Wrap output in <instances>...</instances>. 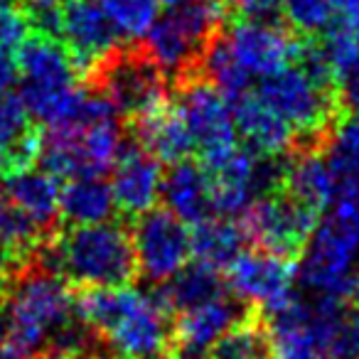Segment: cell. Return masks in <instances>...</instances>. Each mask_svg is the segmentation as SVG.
Here are the masks:
<instances>
[{"mask_svg": "<svg viewBox=\"0 0 359 359\" xmlns=\"http://www.w3.org/2000/svg\"><path fill=\"white\" fill-rule=\"evenodd\" d=\"M84 86L96 89L114 104L123 121H133L153 106L170 99V84L163 72L135 45H121L101 67L84 79Z\"/></svg>", "mask_w": 359, "mask_h": 359, "instance_id": "ba28073f", "label": "cell"}, {"mask_svg": "<svg viewBox=\"0 0 359 359\" xmlns=\"http://www.w3.org/2000/svg\"><path fill=\"white\" fill-rule=\"evenodd\" d=\"M18 76H20V72H18V62L13 60V52L0 50V94H8L18 81Z\"/></svg>", "mask_w": 359, "mask_h": 359, "instance_id": "8d00e7d4", "label": "cell"}, {"mask_svg": "<svg viewBox=\"0 0 359 359\" xmlns=\"http://www.w3.org/2000/svg\"><path fill=\"white\" fill-rule=\"evenodd\" d=\"M130 239L138 261V273H143L153 283L170 280L192 259L190 229L168 210L153 207L145 215L135 217Z\"/></svg>", "mask_w": 359, "mask_h": 359, "instance_id": "7c38bea8", "label": "cell"}, {"mask_svg": "<svg viewBox=\"0 0 359 359\" xmlns=\"http://www.w3.org/2000/svg\"><path fill=\"white\" fill-rule=\"evenodd\" d=\"M285 27L298 37H323L337 22L334 0H280Z\"/></svg>", "mask_w": 359, "mask_h": 359, "instance_id": "83f0119b", "label": "cell"}, {"mask_svg": "<svg viewBox=\"0 0 359 359\" xmlns=\"http://www.w3.org/2000/svg\"><path fill=\"white\" fill-rule=\"evenodd\" d=\"M160 3H165V6L175 8V6H185V3H195V0H160Z\"/></svg>", "mask_w": 359, "mask_h": 359, "instance_id": "60d3db41", "label": "cell"}, {"mask_svg": "<svg viewBox=\"0 0 359 359\" xmlns=\"http://www.w3.org/2000/svg\"><path fill=\"white\" fill-rule=\"evenodd\" d=\"M334 8H337V20L359 37V0H334Z\"/></svg>", "mask_w": 359, "mask_h": 359, "instance_id": "74e56055", "label": "cell"}, {"mask_svg": "<svg viewBox=\"0 0 359 359\" xmlns=\"http://www.w3.org/2000/svg\"><path fill=\"white\" fill-rule=\"evenodd\" d=\"M116 212V202L111 195V185L101 175L67 180L60 190V219L69 226L101 224L109 222Z\"/></svg>", "mask_w": 359, "mask_h": 359, "instance_id": "603a6c76", "label": "cell"}, {"mask_svg": "<svg viewBox=\"0 0 359 359\" xmlns=\"http://www.w3.org/2000/svg\"><path fill=\"white\" fill-rule=\"evenodd\" d=\"M121 37L106 20L96 0H65L60 20V42L69 52L76 72L89 76L121 47Z\"/></svg>", "mask_w": 359, "mask_h": 359, "instance_id": "9a60e30c", "label": "cell"}, {"mask_svg": "<svg viewBox=\"0 0 359 359\" xmlns=\"http://www.w3.org/2000/svg\"><path fill=\"white\" fill-rule=\"evenodd\" d=\"M236 133L251 150L269 158H285L295 150V133L278 114L269 109L254 91H244L229 101Z\"/></svg>", "mask_w": 359, "mask_h": 359, "instance_id": "e0dca14e", "label": "cell"}, {"mask_svg": "<svg viewBox=\"0 0 359 359\" xmlns=\"http://www.w3.org/2000/svg\"><path fill=\"white\" fill-rule=\"evenodd\" d=\"M74 308L76 318L109 344L116 359H170L172 354V318L158 295L128 285L81 288Z\"/></svg>", "mask_w": 359, "mask_h": 359, "instance_id": "6da1fadb", "label": "cell"}, {"mask_svg": "<svg viewBox=\"0 0 359 359\" xmlns=\"http://www.w3.org/2000/svg\"><path fill=\"white\" fill-rule=\"evenodd\" d=\"M224 290L226 283L219 271L195 261L192 266H185L180 273H175L170 280H165V285L158 290V298L170 313H182V310L222 298Z\"/></svg>", "mask_w": 359, "mask_h": 359, "instance_id": "d4e9b609", "label": "cell"}, {"mask_svg": "<svg viewBox=\"0 0 359 359\" xmlns=\"http://www.w3.org/2000/svg\"><path fill=\"white\" fill-rule=\"evenodd\" d=\"M192 226L195 229L190 231V249L197 264L226 271L244 251L246 236L229 217H207Z\"/></svg>", "mask_w": 359, "mask_h": 359, "instance_id": "cb8c5ba5", "label": "cell"}, {"mask_svg": "<svg viewBox=\"0 0 359 359\" xmlns=\"http://www.w3.org/2000/svg\"><path fill=\"white\" fill-rule=\"evenodd\" d=\"M327 359H359V305H344L327 337Z\"/></svg>", "mask_w": 359, "mask_h": 359, "instance_id": "1f68e13d", "label": "cell"}, {"mask_svg": "<svg viewBox=\"0 0 359 359\" xmlns=\"http://www.w3.org/2000/svg\"><path fill=\"white\" fill-rule=\"evenodd\" d=\"M35 128V121L25 111L20 96L0 94V153L13 148L15 143H20Z\"/></svg>", "mask_w": 359, "mask_h": 359, "instance_id": "4dcf8cb0", "label": "cell"}, {"mask_svg": "<svg viewBox=\"0 0 359 359\" xmlns=\"http://www.w3.org/2000/svg\"><path fill=\"white\" fill-rule=\"evenodd\" d=\"M222 37L241 69L259 79L293 65L300 47V37L288 27L251 18H234L229 27L224 25Z\"/></svg>", "mask_w": 359, "mask_h": 359, "instance_id": "4fadbf2b", "label": "cell"}, {"mask_svg": "<svg viewBox=\"0 0 359 359\" xmlns=\"http://www.w3.org/2000/svg\"><path fill=\"white\" fill-rule=\"evenodd\" d=\"M347 300H352V305H359V271H354V276H352V283H349Z\"/></svg>", "mask_w": 359, "mask_h": 359, "instance_id": "f35d334b", "label": "cell"}, {"mask_svg": "<svg viewBox=\"0 0 359 359\" xmlns=\"http://www.w3.org/2000/svg\"><path fill=\"white\" fill-rule=\"evenodd\" d=\"M0 182L8 200L40 229L42 236L55 234L60 224V180L45 170L27 168Z\"/></svg>", "mask_w": 359, "mask_h": 359, "instance_id": "7402d4cb", "label": "cell"}, {"mask_svg": "<svg viewBox=\"0 0 359 359\" xmlns=\"http://www.w3.org/2000/svg\"><path fill=\"white\" fill-rule=\"evenodd\" d=\"M224 25L226 13L219 0H195L170 8L163 18L158 15L138 40V47L172 86L197 74L202 55L222 35Z\"/></svg>", "mask_w": 359, "mask_h": 359, "instance_id": "277c9868", "label": "cell"}, {"mask_svg": "<svg viewBox=\"0 0 359 359\" xmlns=\"http://www.w3.org/2000/svg\"><path fill=\"white\" fill-rule=\"evenodd\" d=\"M175 109L185 123L202 165H212L239 145L231 106L217 86L205 76L192 74L172 84Z\"/></svg>", "mask_w": 359, "mask_h": 359, "instance_id": "8fae6325", "label": "cell"}, {"mask_svg": "<svg viewBox=\"0 0 359 359\" xmlns=\"http://www.w3.org/2000/svg\"><path fill=\"white\" fill-rule=\"evenodd\" d=\"M30 35L27 18L18 6H0V50H18Z\"/></svg>", "mask_w": 359, "mask_h": 359, "instance_id": "836d02e7", "label": "cell"}, {"mask_svg": "<svg viewBox=\"0 0 359 359\" xmlns=\"http://www.w3.org/2000/svg\"><path fill=\"white\" fill-rule=\"evenodd\" d=\"M160 200L165 202V210L172 212L185 224H197L215 215L212 212V180L205 165L192 158L170 165L168 172H163Z\"/></svg>", "mask_w": 359, "mask_h": 359, "instance_id": "ac0fdd59", "label": "cell"}, {"mask_svg": "<svg viewBox=\"0 0 359 359\" xmlns=\"http://www.w3.org/2000/svg\"><path fill=\"white\" fill-rule=\"evenodd\" d=\"M18 8L27 18L32 32H42L60 40L62 3L60 0H18Z\"/></svg>", "mask_w": 359, "mask_h": 359, "instance_id": "d6a6232c", "label": "cell"}, {"mask_svg": "<svg viewBox=\"0 0 359 359\" xmlns=\"http://www.w3.org/2000/svg\"><path fill=\"white\" fill-rule=\"evenodd\" d=\"M0 305L8 325L3 359H37L47 339L76 318L72 283L37 264L35 254L13 273Z\"/></svg>", "mask_w": 359, "mask_h": 359, "instance_id": "3957f363", "label": "cell"}, {"mask_svg": "<svg viewBox=\"0 0 359 359\" xmlns=\"http://www.w3.org/2000/svg\"><path fill=\"white\" fill-rule=\"evenodd\" d=\"M35 259L79 288H121L138 278L130 229L114 222L55 231L40 241Z\"/></svg>", "mask_w": 359, "mask_h": 359, "instance_id": "7a4b0ae2", "label": "cell"}, {"mask_svg": "<svg viewBox=\"0 0 359 359\" xmlns=\"http://www.w3.org/2000/svg\"><path fill=\"white\" fill-rule=\"evenodd\" d=\"M342 310V298L315 295L308 303L293 295L278 310L266 313L271 359H327V337Z\"/></svg>", "mask_w": 359, "mask_h": 359, "instance_id": "9c48e42d", "label": "cell"}, {"mask_svg": "<svg viewBox=\"0 0 359 359\" xmlns=\"http://www.w3.org/2000/svg\"><path fill=\"white\" fill-rule=\"evenodd\" d=\"M226 18H251V20H269L278 13L280 0H219Z\"/></svg>", "mask_w": 359, "mask_h": 359, "instance_id": "e575fe53", "label": "cell"}, {"mask_svg": "<svg viewBox=\"0 0 359 359\" xmlns=\"http://www.w3.org/2000/svg\"><path fill=\"white\" fill-rule=\"evenodd\" d=\"M298 269L295 261L269 251H241L239 259L226 269V285L239 303H249L266 313H273L295 295Z\"/></svg>", "mask_w": 359, "mask_h": 359, "instance_id": "5bb4252c", "label": "cell"}, {"mask_svg": "<svg viewBox=\"0 0 359 359\" xmlns=\"http://www.w3.org/2000/svg\"><path fill=\"white\" fill-rule=\"evenodd\" d=\"M323 150L334 168H359V114L344 116Z\"/></svg>", "mask_w": 359, "mask_h": 359, "instance_id": "f546056e", "label": "cell"}, {"mask_svg": "<svg viewBox=\"0 0 359 359\" xmlns=\"http://www.w3.org/2000/svg\"><path fill=\"white\" fill-rule=\"evenodd\" d=\"M207 359H271L266 323L254 315H244L212 344Z\"/></svg>", "mask_w": 359, "mask_h": 359, "instance_id": "484cf974", "label": "cell"}, {"mask_svg": "<svg viewBox=\"0 0 359 359\" xmlns=\"http://www.w3.org/2000/svg\"><path fill=\"white\" fill-rule=\"evenodd\" d=\"M20 101L32 121L55 126L67 118L81 86L79 72L57 37L30 32L18 47Z\"/></svg>", "mask_w": 359, "mask_h": 359, "instance_id": "8992f818", "label": "cell"}, {"mask_svg": "<svg viewBox=\"0 0 359 359\" xmlns=\"http://www.w3.org/2000/svg\"><path fill=\"white\" fill-rule=\"evenodd\" d=\"M241 231L256 249L283 259H300L320 215L308 205L290 197L285 190H271L259 195L241 212Z\"/></svg>", "mask_w": 359, "mask_h": 359, "instance_id": "30bf717a", "label": "cell"}, {"mask_svg": "<svg viewBox=\"0 0 359 359\" xmlns=\"http://www.w3.org/2000/svg\"><path fill=\"white\" fill-rule=\"evenodd\" d=\"M128 128L135 143L148 150L150 155H155L160 163L172 165L195 153L192 138L180 118L172 99L163 101V104L140 114L138 118L128 121Z\"/></svg>", "mask_w": 359, "mask_h": 359, "instance_id": "d6986e66", "label": "cell"}, {"mask_svg": "<svg viewBox=\"0 0 359 359\" xmlns=\"http://www.w3.org/2000/svg\"><path fill=\"white\" fill-rule=\"evenodd\" d=\"M111 195L116 210L126 217H140L160 202L163 185V163L133 138L121 145L114 165H111Z\"/></svg>", "mask_w": 359, "mask_h": 359, "instance_id": "2e32d148", "label": "cell"}, {"mask_svg": "<svg viewBox=\"0 0 359 359\" xmlns=\"http://www.w3.org/2000/svg\"><path fill=\"white\" fill-rule=\"evenodd\" d=\"M295 133V150H323L337 123L349 114L339 91L325 89L295 65L264 76L254 91Z\"/></svg>", "mask_w": 359, "mask_h": 359, "instance_id": "5b68a950", "label": "cell"}, {"mask_svg": "<svg viewBox=\"0 0 359 359\" xmlns=\"http://www.w3.org/2000/svg\"><path fill=\"white\" fill-rule=\"evenodd\" d=\"M6 334H8L6 313H3V305H0V352H3V347H6Z\"/></svg>", "mask_w": 359, "mask_h": 359, "instance_id": "ab89813d", "label": "cell"}, {"mask_svg": "<svg viewBox=\"0 0 359 359\" xmlns=\"http://www.w3.org/2000/svg\"><path fill=\"white\" fill-rule=\"evenodd\" d=\"M318 215L330 210L334 195V170L325 150H293L283 160L280 187Z\"/></svg>", "mask_w": 359, "mask_h": 359, "instance_id": "44dd1931", "label": "cell"}, {"mask_svg": "<svg viewBox=\"0 0 359 359\" xmlns=\"http://www.w3.org/2000/svg\"><path fill=\"white\" fill-rule=\"evenodd\" d=\"M177 315V323H172L175 344L185 354L197 357L202 352H210L212 344L226 330L234 327L246 313L239 305V300H229L226 295H222V298L197 305V308L182 310Z\"/></svg>", "mask_w": 359, "mask_h": 359, "instance_id": "ffe728a7", "label": "cell"}, {"mask_svg": "<svg viewBox=\"0 0 359 359\" xmlns=\"http://www.w3.org/2000/svg\"><path fill=\"white\" fill-rule=\"evenodd\" d=\"M330 210L327 217L318 219L300 254L298 276L315 295L347 300L359 256V212L347 207Z\"/></svg>", "mask_w": 359, "mask_h": 359, "instance_id": "52a82bcc", "label": "cell"}, {"mask_svg": "<svg viewBox=\"0 0 359 359\" xmlns=\"http://www.w3.org/2000/svg\"><path fill=\"white\" fill-rule=\"evenodd\" d=\"M339 96H342V104L349 114H359V55L339 81Z\"/></svg>", "mask_w": 359, "mask_h": 359, "instance_id": "d590c367", "label": "cell"}, {"mask_svg": "<svg viewBox=\"0 0 359 359\" xmlns=\"http://www.w3.org/2000/svg\"><path fill=\"white\" fill-rule=\"evenodd\" d=\"M42 239L45 236L40 234V229L6 195H0V251L30 259Z\"/></svg>", "mask_w": 359, "mask_h": 359, "instance_id": "f1b7e54d", "label": "cell"}, {"mask_svg": "<svg viewBox=\"0 0 359 359\" xmlns=\"http://www.w3.org/2000/svg\"><path fill=\"white\" fill-rule=\"evenodd\" d=\"M116 35L138 42L160 15V0H96Z\"/></svg>", "mask_w": 359, "mask_h": 359, "instance_id": "4316f807", "label": "cell"}]
</instances>
